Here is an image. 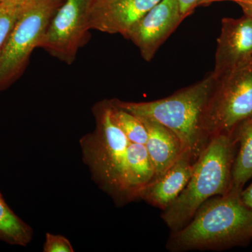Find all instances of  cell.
Listing matches in <instances>:
<instances>
[{"label": "cell", "mask_w": 252, "mask_h": 252, "mask_svg": "<svg viewBox=\"0 0 252 252\" xmlns=\"http://www.w3.org/2000/svg\"><path fill=\"white\" fill-rule=\"evenodd\" d=\"M240 189L209 199L188 223L172 231L167 244L172 252L230 248L252 238V210L242 200Z\"/></svg>", "instance_id": "1"}, {"label": "cell", "mask_w": 252, "mask_h": 252, "mask_svg": "<svg viewBox=\"0 0 252 252\" xmlns=\"http://www.w3.org/2000/svg\"><path fill=\"white\" fill-rule=\"evenodd\" d=\"M217 77L212 72L196 84L158 100L110 101L136 117L152 119L165 126L177 136L184 151L195 161L210 140L205 130V114Z\"/></svg>", "instance_id": "2"}, {"label": "cell", "mask_w": 252, "mask_h": 252, "mask_svg": "<svg viewBox=\"0 0 252 252\" xmlns=\"http://www.w3.org/2000/svg\"><path fill=\"white\" fill-rule=\"evenodd\" d=\"M233 135H215L199 156L183 191L162 211L161 217L172 230L180 229L204 203L229 190L234 160Z\"/></svg>", "instance_id": "3"}, {"label": "cell", "mask_w": 252, "mask_h": 252, "mask_svg": "<svg viewBox=\"0 0 252 252\" xmlns=\"http://www.w3.org/2000/svg\"><path fill=\"white\" fill-rule=\"evenodd\" d=\"M94 115L95 130L83 141L84 159L106 190L119 200H127L125 175L131 142L113 122L109 100L96 105Z\"/></svg>", "instance_id": "4"}, {"label": "cell", "mask_w": 252, "mask_h": 252, "mask_svg": "<svg viewBox=\"0 0 252 252\" xmlns=\"http://www.w3.org/2000/svg\"><path fill=\"white\" fill-rule=\"evenodd\" d=\"M64 0H26L0 54V91L21 77Z\"/></svg>", "instance_id": "5"}, {"label": "cell", "mask_w": 252, "mask_h": 252, "mask_svg": "<svg viewBox=\"0 0 252 252\" xmlns=\"http://www.w3.org/2000/svg\"><path fill=\"white\" fill-rule=\"evenodd\" d=\"M252 117V59L217 77L205 114L210 139L233 135L242 123Z\"/></svg>", "instance_id": "6"}, {"label": "cell", "mask_w": 252, "mask_h": 252, "mask_svg": "<svg viewBox=\"0 0 252 252\" xmlns=\"http://www.w3.org/2000/svg\"><path fill=\"white\" fill-rule=\"evenodd\" d=\"M92 0H64L56 11L39 48L68 64L89 40V13Z\"/></svg>", "instance_id": "7"}, {"label": "cell", "mask_w": 252, "mask_h": 252, "mask_svg": "<svg viewBox=\"0 0 252 252\" xmlns=\"http://www.w3.org/2000/svg\"><path fill=\"white\" fill-rule=\"evenodd\" d=\"M185 18L177 0H161L135 23L125 37L135 44L145 61H150Z\"/></svg>", "instance_id": "8"}, {"label": "cell", "mask_w": 252, "mask_h": 252, "mask_svg": "<svg viewBox=\"0 0 252 252\" xmlns=\"http://www.w3.org/2000/svg\"><path fill=\"white\" fill-rule=\"evenodd\" d=\"M161 0H92L89 29L124 36Z\"/></svg>", "instance_id": "9"}, {"label": "cell", "mask_w": 252, "mask_h": 252, "mask_svg": "<svg viewBox=\"0 0 252 252\" xmlns=\"http://www.w3.org/2000/svg\"><path fill=\"white\" fill-rule=\"evenodd\" d=\"M252 59V18L222 19L213 72L219 77Z\"/></svg>", "instance_id": "10"}, {"label": "cell", "mask_w": 252, "mask_h": 252, "mask_svg": "<svg viewBox=\"0 0 252 252\" xmlns=\"http://www.w3.org/2000/svg\"><path fill=\"white\" fill-rule=\"evenodd\" d=\"M195 162L187 152H183L166 172L145 186L137 198L163 211L183 191L190 180Z\"/></svg>", "instance_id": "11"}, {"label": "cell", "mask_w": 252, "mask_h": 252, "mask_svg": "<svg viewBox=\"0 0 252 252\" xmlns=\"http://www.w3.org/2000/svg\"><path fill=\"white\" fill-rule=\"evenodd\" d=\"M138 118L148 133L145 147L154 165V179H157L166 172L185 151L180 139L165 126L152 119Z\"/></svg>", "instance_id": "12"}, {"label": "cell", "mask_w": 252, "mask_h": 252, "mask_svg": "<svg viewBox=\"0 0 252 252\" xmlns=\"http://www.w3.org/2000/svg\"><path fill=\"white\" fill-rule=\"evenodd\" d=\"M233 135L240 147L233 160L230 189L242 190L252 178V117L242 123Z\"/></svg>", "instance_id": "13"}, {"label": "cell", "mask_w": 252, "mask_h": 252, "mask_svg": "<svg viewBox=\"0 0 252 252\" xmlns=\"http://www.w3.org/2000/svg\"><path fill=\"white\" fill-rule=\"evenodd\" d=\"M32 230L10 210L0 193V239L12 245L26 246Z\"/></svg>", "instance_id": "14"}, {"label": "cell", "mask_w": 252, "mask_h": 252, "mask_svg": "<svg viewBox=\"0 0 252 252\" xmlns=\"http://www.w3.org/2000/svg\"><path fill=\"white\" fill-rule=\"evenodd\" d=\"M109 101L113 122L122 130L131 142L145 145L148 137L143 123L134 114L119 108Z\"/></svg>", "instance_id": "15"}, {"label": "cell", "mask_w": 252, "mask_h": 252, "mask_svg": "<svg viewBox=\"0 0 252 252\" xmlns=\"http://www.w3.org/2000/svg\"><path fill=\"white\" fill-rule=\"evenodd\" d=\"M25 1L0 3V54L21 14Z\"/></svg>", "instance_id": "16"}, {"label": "cell", "mask_w": 252, "mask_h": 252, "mask_svg": "<svg viewBox=\"0 0 252 252\" xmlns=\"http://www.w3.org/2000/svg\"><path fill=\"white\" fill-rule=\"evenodd\" d=\"M45 252H73L74 250L67 238L59 235L46 233L44 245Z\"/></svg>", "instance_id": "17"}, {"label": "cell", "mask_w": 252, "mask_h": 252, "mask_svg": "<svg viewBox=\"0 0 252 252\" xmlns=\"http://www.w3.org/2000/svg\"><path fill=\"white\" fill-rule=\"evenodd\" d=\"M181 13L187 17L197 6H200L202 0H177Z\"/></svg>", "instance_id": "18"}, {"label": "cell", "mask_w": 252, "mask_h": 252, "mask_svg": "<svg viewBox=\"0 0 252 252\" xmlns=\"http://www.w3.org/2000/svg\"><path fill=\"white\" fill-rule=\"evenodd\" d=\"M243 203L249 208L252 210V183L245 190H242L240 193Z\"/></svg>", "instance_id": "19"}, {"label": "cell", "mask_w": 252, "mask_h": 252, "mask_svg": "<svg viewBox=\"0 0 252 252\" xmlns=\"http://www.w3.org/2000/svg\"><path fill=\"white\" fill-rule=\"evenodd\" d=\"M219 1H227V0H202L200 6V5H207L210 4V3ZM228 1H235V2L238 3L239 4H250V3H252V0H228Z\"/></svg>", "instance_id": "20"}, {"label": "cell", "mask_w": 252, "mask_h": 252, "mask_svg": "<svg viewBox=\"0 0 252 252\" xmlns=\"http://www.w3.org/2000/svg\"><path fill=\"white\" fill-rule=\"evenodd\" d=\"M243 9L245 15L250 16L252 18V3L250 4H240Z\"/></svg>", "instance_id": "21"}, {"label": "cell", "mask_w": 252, "mask_h": 252, "mask_svg": "<svg viewBox=\"0 0 252 252\" xmlns=\"http://www.w3.org/2000/svg\"><path fill=\"white\" fill-rule=\"evenodd\" d=\"M26 1V0H0V3L22 2V1Z\"/></svg>", "instance_id": "22"}]
</instances>
